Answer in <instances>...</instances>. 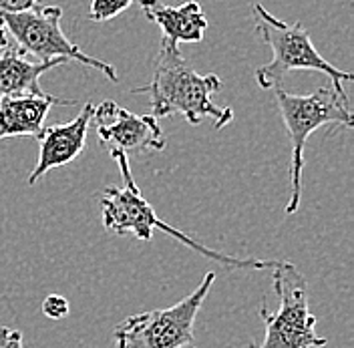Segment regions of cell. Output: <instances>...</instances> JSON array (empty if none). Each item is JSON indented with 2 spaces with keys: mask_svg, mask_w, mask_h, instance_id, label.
I'll list each match as a JSON object with an SVG mask.
<instances>
[{
  "mask_svg": "<svg viewBox=\"0 0 354 348\" xmlns=\"http://www.w3.org/2000/svg\"><path fill=\"white\" fill-rule=\"evenodd\" d=\"M41 0H0L2 12H24L35 6H39Z\"/></svg>",
  "mask_w": 354,
  "mask_h": 348,
  "instance_id": "16",
  "label": "cell"
},
{
  "mask_svg": "<svg viewBox=\"0 0 354 348\" xmlns=\"http://www.w3.org/2000/svg\"><path fill=\"white\" fill-rule=\"evenodd\" d=\"M278 310L260 308L264 320V338L252 348H322L328 345L316 334V316L308 312V284L304 274L290 262L276 260L272 268Z\"/></svg>",
  "mask_w": 354,
  "mask_h": 348,
  "instance_id": "5",
  "label": "cell"
},
{
  "mask_svg": "<svg viewBox=\"0 0 354 348\" xmlns=\"http://www.w3.org/2000/svg\"><path fill=\"white\" fill-rule=\"evenodd\" d=\"M216 272H207L198 288L169 308L127 316L115 328L117 348H185L194 342V322L205 302Z\"/></svg>",
  "mask_w": 354,
  "mask_h": 348,
  "instance_id": "6",
  "label": "cell"
},
{
  "mask_svg": "<svg viewBox=\"0 0 354 348\" xmlns=\"http://www.w3.org/2000/svg\"><path fill=\"white\" fill-rule=\"evenodd\" d=\"M135 0H91L88 17L95 22L113 21L121 12H125Z\"/></svg>",
  "mask_w": 354,
  "mask_h": 348,
  "instance_id": "13",
  "label": "cell"
},
{
  "mask_svg": "<svg viewBox=\"0 0 354 348\" xmlns=\"http://www.w3.org/2000/svg\"><path fill=\"white\" fill-rule=\"evenodd\" d=\"M17 44L15 41L10 39V35H8V30H6V26H4V22L0 21V57L4 55V53H8L10 48H15Z\"/></svg>",
  "mask_w": 354,
  "mask_h": 348,
  "instance_id": "17",
  "label": "cell"
},
{
  "mask_svg": "<svg viewBox=\"0 0 354 348\" xmlns=\"http://www.w3.org/2000/svg\"><path fill=\"white\" fill-rule=\"evenodd\" d=\"M53 105L73 107L77 101L55 95H12L0 97V139L6 137H35L41 139L44 119Z\"/></svg>",
  "mask_w": 354,
  "mask_h": 348,
  "instance_id": "10",
  "label": "cell"
},
{
  "mask_svg": "<svg viewBox=\"0 0 354 348\" xmlns=\"http://www.w3.org/2000/svg\"><path fill=\"white\" fill-rule=\"evenodd\" d=\"M93 111H95V105L87 103L73 121L44 127L43 135L39 139L41 143L39 161H37V167L28 175V185L39 183V179L44 177L50 170L68 165L85 152Z\"/></svg>",
  "mask_w": 354,
  "mask_h": 348,
  "instance_id": "9",
  "label": "cell"
},
{
  "mask_svg": "<svg viewBox=\"0 0 354 348\" xmlns=\"http://www.w3.org/2000/svg\"><path fill=\"white\" fill-rule=\"evenodd\" d=\"M65 59L35 61L19 46L0 57V97L12 95H46L41 87V77L50 68L65 65Z\"/></svg>",
  "mask_w": 354,
  "mask_h": 348,
  "instance_id": "12",
  "label": "cell"
},
{
  "mask_svg": "<svg viewBox=\"0 0 354 348\" xmlns=\"http://www.w3.org/2000/svg\"><path fill=\"white\" fill-rule=\"evenodd\" d=\"M252 19L256 26V35L274 53V59L268 65L256 68L254 73L256 83L260 87H280L284 77L292 71H318L330 77L332 87L336 91L346 93L342 83L354 81V75L340 71L326 59H322V55L314 46L308 30L302 26V22L288 24L280 21L274 15H270L260 2L252 4Z\"/></svg>",
  "mask_w": 354,
  "mask_h": 348,
  "instance_id": "4",
  "label": "cell"
},
{
  "mask_svg": "<svg viewBox=\"0 0 354 348\" xmlns=\"http://www.w3.org/2000/svg\"><path fill=\"white\" fill-rule=\"evenodd\" d=\"M221 87L223 83L218 75H199L194 65L183 59L179 44L161 39L151 81L145 87L133 89V93H145L149 97L151 115L157 119L181 115L189 125L212 119L216 129H223L234 121V109L214 103V95Z\"/></svg>",
  "mask_w": 354,
  "mask_h": 348,
  "instance_id": "1",
  "label": "cell"
},
{
  "mask_svg": "<svg viewBox=\"0 0 354 348\" xmlns=\"http://www.w3.org/2000/svg\"><path fill=\"white\" fill-rule=\"evenodd\" d=\"M0 348H24L22 347L21 330L0 327Z\"/></svg>",
  "mask_w": 354,
  "mask_h": 348,
  "instance_id": "15",
  "label": "cell"
},
{
  "mask_svg": "<svg viewBox=\"0 0 354 348\" xmlns=\"http://www.w3.org/2000/svg\"><path fill=\"white\" fill-rule=\"evenodd\" d=\"M43 314L50 320H61L68 314V300L65 296L59 294H50L46 296L43 302Z\"/></svg>",
  "mask_w": 354,
  "mask_h": 348,
  "instance_id": "14",
  "label": "cell"
},
{
  "mask_svg": "<svg viewBox=\"0 0 354 348\" xmlns=\"http://www.w3.org/2000/svg\"><path fill=\"white\" fill-rule=\"evenodd\" d=\"M111 157L117 161L121 175H123V185L115 187L109 185L99 194V203L103 210V226L111 234L117 236H133L141 241H149L153 238L155 230H161L163 234L176 238L189 250H196L201 256L209 260L218 262L221 266L230 270H242V268H252V270H272L276 266V260H254V258H236V256H225L221 252L209 250L203 244H199L187 234L179 232L177 228L169 226L167 221L159 218L155 214L153 205L145 199L141 194L139 185L135 183L129 167V155L123 152H113Z\"/></svg>",
  "mask_w": 354,
  "mask_h": 348,
  "instance_id": "2",
  "label": "cell"
},
{
  "mask_svg": "<svg viewBox=\"0 0 354 348\" xmlns=\"http://www.w3.org/2000/svg\"><path fill=\"white\" fill-rule=\"evenodd\" d=\"M93 125L97 127V135L101 143L113 152L149 153L165 149V135L159 125V119L149 115H135L123 109L115 101H105L95 107Z\"/></svg>",
  "mask_w": 354,
  "mask_h": 348,
  "instance_id": "8",
  "label": "cell"
},
{
  "mask_svg": "<svg viewBox=\"0 0 354 348\" xmlns=\"http://www.w3.org/2000/svg\"><path fill=\"white\" fill-rule=\"evenodd\" d=\"M145 19L155 22L163 30V39L169 43H201L209 21L198 0H187L179 6L163 4L161 0H139Z\"/></svg>",
  "mask_w": 354,
  "mask_h": 348,
  "instance_id": "11",
  "label": "cell"
},
{
  "mask_svg": "<svg viewBox=\"0 0 354 348\" xmlns=\"http://www.w3.org/2000/svg\"><path fill=\"white\" fill-rule=\"evenodd\" d=\"M276 103L284 119L288 137H290V199L286 214H296L302 197V172H304V149L308 137L320 127L342 125L353 127L354 117L351 99L346 93L334 87L316 89L310 95H290L282 87H274Z\"/></svg>",
  "mask_w": 354,
  "mask_h": 348,
  "instance_id": "3",
  "label": "cell"
},
{
  "mask_svg": "<svg viewBox=\"0 0 354 348\" xmlns=\"http://www.w3.org/2000/svg\"><path fill=\"white\" fill-rule=\"evenodd\" d=\"M0 21L4 22L10 39L22 53L35 61H53L65 59L77 61L81 65L97 68L111 83L119 81L115 66L83 53L75 43H71L63 33V8L61 6H35L24 12H2Z\"/></svg>",
  "mask_w": 354,
  "mask_h": 348,
  "instance_id": "7",
  "label": "cell"
}]
</instances>
